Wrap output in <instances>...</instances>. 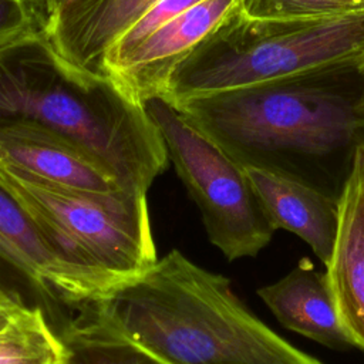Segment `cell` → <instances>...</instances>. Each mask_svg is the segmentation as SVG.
Wrapping results in <instances>:
<instances>
[{"label": "cell", "instance_id": "6da1fadb", "mask_svg": "<svg viewBox=\"0 0 364 364\" xmlns=\"http://www.w3.org/2000/svg\"><path fill=\"white\" fill-rule=\"evenodd\" d=\"M77 311L161 364H321L257 318L228 277L178 249Z\"/></svg>", "mask_w": 364, "mask_h": 364}, {"label": "cell", "instance_id": "7a4b0ae2", "mask_svg": "<svg viewBox=\"0 0 364 364\" xmlns=\"http://www.w3.org/2000/svg\"><path fill=\"white\" fill-rule=\"evenodd\" d=\"M337 74L196 95L172 105L242 168L296 179L338 202L364 141V124L360 94L344 91L331 80Z\"/></svg>", "mask_w": 364, "mask_h": 364}, {"label": "cell", "instance_id": "3957f363", "mask_svg": "<svg viewBox=\"0 0 364 364\" xmlns=\"http://www.w3.org/2000/svg\"><path fill=\"white\" fill-rule=\"evenodd\" d=\"M9 124L68 141L144 195L169 161L145 105L111 77L70 64L41 28L0 47V127Z\"/></svg>", "mask_w": 364, "mask_h": 364}, {"label": "cell", "instance_id": "277c9868", "mask_svg": "<svg viewBox=\"0 0 364 364\" xmlns=\"http://www.w3.org/2000/svg\"><path fill=\"white\" fill-rule=\"evenodd\" d=\"M364 58V14L257 20L230 13L172 70L169 104L228 90L354 71Z\"/></svg>", "mask_w": 364, "mask_h": 364}, {"label": "cell", "instance_id": "5b68a950", "mask_svg": "<svg viewBox=\"0 0 364 364\" xmlns=\"http://www.w3.org/2000/svg\"><path fill=\"white\" fill-rule=\"evenodd\" d=\"M0 179L33 218L55 255L102 297L155 264L146 195H90L0 168Z\"/></svg>", "mask_w": 364, "mask_h": 364}, {"label": "cell", "instance_id": "8992f818", "mask_svg": "<svg viewBox=\"0 0 364 364\" xmlns=\"http://www.w3.org/2000/svg\"><path fill=\"white\" fill-rule=\"evenodd\" d=\"M144 105L169 161L202 213L212 245L230 262L255 257L276 230L245 169L166 100L154 97Z\"/></svg>", "mask_w": 364, "mask_h": 364}, {"label": "cell", "instance_id": "52a82bcc", "mask_svg": "<svg viewBox=\"0 0 364 364\" xmlns=\"http://www.w3.org/2000/svg\"><path fill=\"white\" fill-rule=\"evenodd\" d=\"M0 289L51 323L61 306L78 310L102 293L51 249L37 225L0 179Z\"/></svg>", "mask_w": 364, "mask_h": 364}, {"label": "cell", "instance_id": "ba28073f", "mask_svg": "<svg viewBox=\"0 0 364 364\" xmlns=\"http://www.w3.org/2000/svg\"><path fill=\"white\" fill-rule=\"evenodd\" d=\"M0 168L65 191L90 195L134 192L75 145L24 124L0 127Z\"/></svg>", "mask_w": 364, "mask_h": 364}, {"label": "cell", "instance_id": "9c48e42d", "mask_svg": "<svg viewBox=\"0 0 364 364\" xmlns=\"http://www.w3.org/2000/svg\"><path fill=\"white\" fill-rule=\"evenodd\" d=\"M236 9L239 0H202L144 38L109 77L141 104L162 97L173 67Z\"/></svg>", "mask_w": 364, "mask_h": 364}, {"label": "cell", "instance_id": "30bf717a", "mask_svg": "<svg viewBox=\"0 0 364 364\" xmlns=\"http://www.w3.org/2000/svg\"><path fill=\"white\" fill-rule=\"evenodd\" d=\"M338 222L326 279L341 327L364 351V141L337 202Z\"/></svg>", "mask_w": 364, "mask_h": 364}, {"label": "cell", "instance_id": "8fae6325", "mask_svg": "<svg viewBox=\"0 0 364 364\" xmlns=\"http://www.w3.org/2000/svg\"><path fill=\"white\" fill-rule=\"evenodd\" d=\"M158 0H80L40 28L55 51L78 70L108 77V50Z\"/></svg>", "mask_w": 364, "mask_h": 364}, {"label": "cell", "instance_id": "7c38bea8", "mask_svg": "<svg viewBox=\"0 0 364 364\" xmlns=\"http://www.w3.org/2000/svg\"><path fill=\"white\" fill-rule=\"evenodd\" d=\"M243 169L274 230L297 235L326 264L337 233V202L296 179L257 168Z\"/></svg>", "mask_w": 364, "mask_h": 364}, {"label": "cell", "instance_id": "4fadbf2b", "mask_svg": "<svg viewBox=\"0 0 364 364\" xmlns=\"http://www.w3.org/2000/svg\"><path fill=\"white\" fill-rule=\"evenodd\" d=\"M257 294L286 328L328 348L353 347L340 324L326 273L307 259L280 280L260 287Z\"/></svg>", "mask_w": 364, "mask_h": 364}, {"label": "cell", "instance_id": "5bb4252c", "mask_svg": "<svg viewBox=\"0 0 364 364\" xmlns=\"http://www.w3.org/2000/svg\"><path fill=\"white\" fill-rule=\"evenodd\" d=\"M0 364H70V353L46 313L26 307L0 328Z\"/></svg>", "mask_w": 364, "mask_h": 364}, {"label": "cell", "instance_id": "9a60e30c", "mask_svg": "<svg viewBox=\"0 0 364 364\" xmlns=\"http://www.w3.org/2000/svg\"><path fill=\"white\" fill-rule=\"evenodd\" d=\"M70 364H161L134 346L109 334L78 311L60 331Z\"/></svg>", "mask_w": 364, "mask_h": 364}, {"label": "cell", "instance_id": "2e32d148", "mask_svg": "<svg viewBox=\"0 0 364 364\" xmlns=\"http://www.w3.org/2000/svg\"><path fill=\"white\" fill-rule=\"evenodd\" d=\"M239 9L257 20H309L364 14V0H239Z\"/></svg>", "mask_w": 364, "mask_h": 364}, {"label": "cell", "instance_id": "e0dca14e", "mask_svg": "<svg viewBox=\"0 0 364 364\" xmlns=\"http://www.w3.org/2000/svg\"><path fill=\"white\" fill-rule=\"evenodd\" d=\"M200 1L202 0H158L111 46L104 61L107 75L109 77V70L119 64L151 33Z\"/></svg>", "mask_w": 364, "mask_h": 364}, {"label": "cell", "instance_id": "ac0fdd59", "mask_svg": "<svg viewBox=\"0 0 364 364\" xmlns=\"http://www.w3.org/2000/svg\"><path fill=\"white\" fill-rule=\"evenodd\" d=\"M38 28L40 24L27 0H0V47Z\"/></svg>", "mask_w": 364, "mask_h": 364}, {"label": "cell", "instance_id": "d6986e66", "mask_svg": "<svg viewBox=\"0 0 364 364\" xmlns=\"http://www.w3.org/2000/svg\"><path fill=\"white\" fill-rule=\"evenodd\" d=\"M38 24L41 26L44 21L58 14L64 9L78 3L80 0H27Z\"/></svg>", "mask_w": 364, "mask_h": 364}, {"label": "cell", "instance_id": "ffe728a7", "mask_svg": "<svg viewBox=\"0 0 364 364\" xmlns=\"http://www.w3.org/2000/svg\"><path fill=\"white\" fill-rule=\"evenodd\" d=\"M23 309H26V306L20 304L0 289V328H3Z\"/></svg>", "mask_w": 364, "mask_h": 364}, {"label": "cell", "instance_id": "44dd1931", "mask_svg": "<svg viewBox=\"0 0 364 364\" xmlns=\"http://www.w3.org/2000/svg\"><path fill=\"white\" fill-rule=\"evenodd\" d=\"M357 73L360 77V97H358V102H357V111L364 124V58L360 63V65L357 67Z\"/></svg>", "mask_w": 364, "mask_h": 364}]
</instances>
